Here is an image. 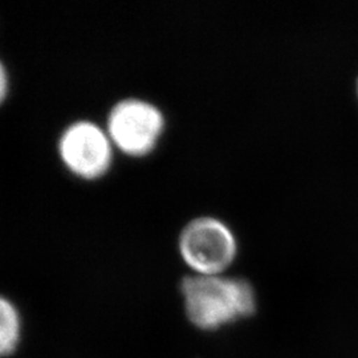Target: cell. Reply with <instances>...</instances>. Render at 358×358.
<instances>
[{"label": "cell", "instance_id": "cell-5", "mask_svg": "<svg viewBox=\"0 0 358 358\" xmlns=\"http://www.w3.org/2000/svg\"><path fill=\"white\" fill-rule=\"evenodd\" d=\"M22 338V316L13 301L0 294V358L13 355Z\"/></svg>", "mask_w": 358, "mask_h": 358}, {"label": "cell", "instance_id": "cell-3", "mask_svg": "<svg viewBox=\"0 0 358 358\" xmlns=\"http://www.w3.org/2000/svg\"><path fill=\"white\" fill-rule=\"evenodd\" d=\"M238 250L235 232L219 217H194L179 232V255L192 275H224Z\"/></svg>", "mask_w": 358, "mask_h": 358}, {"label": "cell", "instance_id": "cell-1", "mask_svg": "<svg viewBox=\"0 0 358 358\" xmlns=\"http://www.w3.org/2000/svg\"><path fill=\"white\" fill-rule=\"evenodd\" d=\"M187 319L202 331H217L255 313L256 294L243 278L190 275L180 284Z\"/></svg>", "mask_w": 358, "mask_h": 358}, {"label": "cell", "instance_id": "cell-2", "mask_svg": "<svg viewBox=\"0 0 358 358\" xmlns=\"http://www.w3.org/2000/svg\"><path fill=\"white\" fill-rule=\"evenodd\" d=\"M103 127L115 152L141 159L158 148L166 130V117L152 101L127 97L110 108Z\"/></svg>", "mask_w": 358, "mask_h": 358}, {"label": "cell", "instance_id": "cell-4", "mask_svg": "<svg viewBox=\"0 0 358 358\" xmlns=\"http://www.w3.org/2000/svg\"><path fill=\"white\" fill-rule=\"evenodd\" d=\"M57 154L68 173L93 182L112 170L115 148L105 127L90 120H76L60 133Z\"/></svg>", "mask_w": 358, "mask_h": 358}, {"label": "cell", "instance_id": "cell-7", "mask_svg": "<svg viewBox=\"0 0 358 358\" xmlns=\"http://www.w3.org/2000/svg\"><path fill=\"white\" fill-rule=\"evenodd\" d=\"M357 96H358V81H357Z\"/></svg>", "mask_w": 358, "mask_h": 358}, {"label": "cell", "instance_id": "cell-6", "mask_svg": "<svg viewBox=\"0 0 358 358\" xmlns=\"http://www.w3.org/2000/svg\"><path fill=\"white\" fill-rule=\"evenodd\" d=\"M10 73L7 71L6 64L0 60V106L7 100L8 94H10Z\"/></svg>", "mask_w": 358, "mask_h": 358}]
</instances>
